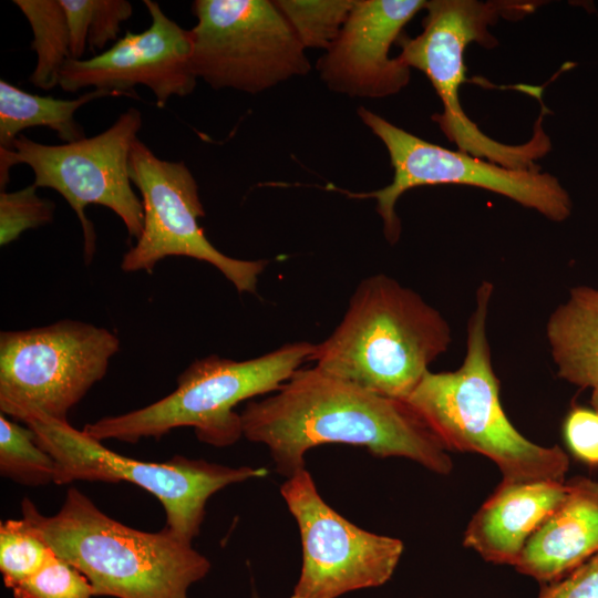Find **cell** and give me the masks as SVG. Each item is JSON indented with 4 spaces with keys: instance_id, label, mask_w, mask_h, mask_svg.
I'll return each mask as SVG.
<instances>
[{
    "instance_id": "11",
    "label": "cell",
    "mask_w": 598,
    "mask_h": 598,
    "mask_svg": "<svg viewBox=\"0 0 598 598\" xmlns=\"http://www.w3.org/2000/svg\"><path fill=\"white\" fill-rule=\"evenodd\" d=\"M192 12L193 71L214 89L258 94L311 69L275 1L196 0Z\"/></svg>"
},
{
    "instance_id": "27",
    "label": "cell",
    "mask_w": 598,
    "mask_h": 598,
    "mask_svg": "<svg viewBox=\"0 0 598 598\" xmlns=\"http://www.w3.org/2000/svg\"><path fill=\"white\" fill-rule=\"evenodd\" d=\"M564 435L568 447L579 460L598 465V412L576 406L564 422Z\"/></svg>"
},
{
    "instance_id": "30",
    "label": "cell",
    "mask_w": 598,
    "mask_h": 598,
    "mask_svg": "<svg viewBox=\"0 0 598 598\" xmlns=\"http://www.w3.org/2000/svg\"><path fill=\"white\" fill-rule=\"evenodd\" d=\"M537 598H545V592H544V590H543V589L540 590V592H539V595H538V597H537Z\"/></svg>"
},
{
    "instance_id": "17",
    "label": "cell",
    "mask_w": 598,
    "mask_h": 598,
    "mask_svg": "<svg viewBox=\"0 0 598 598\" xmlns=\"http://www.w3.org/2000/svg\"><path fill=\"white\" fill-rule=\"evenodd\" d=\"M558 507L528 538L515 568L551 584L598 554V482L574 477Z\"/></svg>"
},
{
    "instance_id": "6",
    "label": "cell",
    "mask_w": 598,
    "mask_h": 598,
    "mask_svg": "<svg viewBox=\"0 0 598 598\" xmlns=\"http://www.w3.org/2000/svg\"><path fill=\"white\" fill-rule=\"evenodd\" d=\"M535 4L515 1L431 0L427 1L423 31L415 38L401 35L400 58L411 69H417L430 80L443 111L434 114L441 131L458 151L494 164L519 171L539 169L536 161L551 148L543 128V115L537 118L532 137L523 144L501 143L481 131L461 105L460 89L467 82L464 51L472 42L492 48L496 39L488 27L505 16L529 13Z\"/></svg>"
},
{
    "instance_id": "8",
    "label": "cell",
    "mask_w": 598,
    "mask_h": 598,
    "mask_svg": "<svg viewBox=\"0 0 598 598\" xmlns=\"http://www.w3.org/2000/svg\"><path fill=\"white\" fill-rule=\"evenodd\" d=\"M120 339L76 320L0 334V410L22 423L68 421L69 412L101 381Z\"/></svg>"
},
{
    "instance_id": "7",
    "label": "cell",
    "mask_w": 598,
    "mask_h": 598,
    "mask_svg": "<svg viewBox=\"0 0 598 598\" xmlns=\"http://www.w3.org/2000/svg\"><path fill=\"white\" fill-rule=\"evenodd\" d=\"M56 463L58 485L75 481L128 482L153 496L165 513L164 528L192 543L199 534L207 501L228 485L268 474L265 467H231L176 455L147 462L118 454L69 421L33 417L24 423Z\"/></svg>"
},
{
    "instance_id": "22",
    "label": "cell",
    "mask_w": 598,
    "mask_h": 598,
    "mask_svg": "<svg viewBox=\"0 0 598 598\" xmlns=\"http://www.w3.org/2000/svg\"><path fill=\"white\" fill-rule=\"evenodd\" d=\"M0 473L27 486L55 483V460L43 450L29 426L0 415Z\"/></svg>"
},
{
    "instance_id": "13",
    "label": "cell",
    "mask_w": 598,
    "mask_h": 598,
    "mask_svg": "<svg viewBox=\"0 0 598 598\" xmlns=\"http://www.w3.org/2000/svg\"><path fill=\"white\" fill-rule=\"evenodd\" d=\"M280 494L296 519L302 547V566L291 598H338L382 586L392 577L403 543L341 516L322 499L306 468L288 477Z\"/></svg>"
},
{
    "instance_id": "1",
    "label": "cell",
    "mask_w": 598,
    "mask_h": 598,
    "mask_svg": "<svg viewBox=\"0 0 598 598\" xmlns=\"http://www.w3.org/2000/svg\"><path fill=\"white\" fill-rule=\"evenodd\" d=\"M243 436L267 446L287 478L305 467L312 447L362 446L377 457H405L441 475L453 470L448 450L405 402L332 377L298 369L279 390L240 413Z\"/></svg>"
},
{
    "instance_id": "21",
    "label": "cell",
    "mask_w": 598,
    "mask_h": 598,
    "mask_svg": "<svg viewBox=\"0 0 598 598\" xmlns=\"http://www.w3.org/2000/svg\"><path fill=\"white\" fill-rule=\"evenodd\" d=\"M66 17L71 59L81 60L85 49L104 51L120 38L121 24L131 18L132 3L125 0H60Z\"/></svg>"
},
{
    "instance_id": "9",
    "label": "cell",
    "mask_w": 598,
    "mask_h": 598,
    "mask_svg": "<svg viewBox=\"0 0 598 598\" xmlns=\"http://www.w3.org/2000/svg\"><path fill=\"white\" fill-rule=\"evenodd\" d=\"M142 127V114L130 107L105 131L92 137L47 145L20 135L10 148H0V186L6 190L10 169L28 165L37 187L52 188L76 214L83 231V256L90 264L96 234L85 209L95 204L113 210L124 223L130 239L143 230L142 200L133 189L128 161Z\"/></svg>"
},
{
    "instance_id": "18",
    "label": "cell",
    "mask_w": 598,
    "mask_h": 598,
    "mask_svg": "<svg viewBox=\"0 0 598 598\" xmlns=\"http://www.w3.org/2000/svg\"><path fill=\"white\" fill-rule=\"evenodd\" d=\"M557 375L579 388L598 385V289L571 288L546 323Z\"/></svg>"
},
{
    "instance_id": "3",
    "label": "cell",
    "mask_w": 598,
    "mask_h": 598,
    "mask_svg": "<svg viewBox=\"0 0 598 598\" xmlns=\"http://www.w3.org/2000/svg\"><path fill=\"white\" fill-rule=\"evenodd\" d=\"M451 343V327L437 309L379 274L359 283L341 322L315 344L310 361L332 377L406 401Z\"/></svg>"
},
{
    "instance_id": "28",
    "label": "cell",
    "mask_w": 598,
    "mask_h": 598,
    "mask_svg": "<svg viewBox=\"0 0 598 598\" xmlns=\"http://www.w3.org/2000/svg\"><path fill=\"white\" fill-rule=\"evenodd\" d=\"M542 589L545 598H598V554Z\"/></svg>"
},
{
    "instance_id": "29",
    "label": "cell",
    "mask_w": 598,
    "mask_h": 598,
    "mask_svg": "<svg viewBox=\"0 0 598 598\" xmlns=\"http://www.w3.org/2000/svg\"><path fill=\"white\" fill-rule=\"evenodd\" d=\"M590 403L592 409L598 412V385L592 389Z\"/></svg>"
},
{
    "instance_id": "31",
    "label": "cell",
    "mask_w": 598,
    "mask_h": 598,
    "mask_svg": "<svg viewBox=\"0 0 598 598\" xmlns=\"http://www.w3.org/2000/svg\"><path fill=\"white\" fill-rule=\"evenodd\" d=\"M252 598H259V597H258L257 595H254V597H252Z\"/></svg>"
},
{
    "instance_id": "26",
    "label": "cell",
    "mask_w": 598,
    "mask_h": 598,
    "mask_svg": "<svg viewBox=\"0 0 598 598\" xmlns=\"http://www.w3.org/2000/svg\"><path fill=\"white\" fill-rule=\"evenodd\" d=\"M31 185L14 192H0V245L7 246L28 229L52 221L54 204L37 194Z\"/></svg>"
},
{
    "instance_id": "19",
    "label": "cell",
    "mask_w": 598,
    "mask_h": 598,
    "mask_svg": "<svg viewBox=\"0 0 598 598\" xmlns=\"http://www.w3.org/2000/svg\"><path fill=\"white\" fill-rule=\"evenodd\" d=\"M125 95L121 92L94 89L73 100L29 93L6 80H0V148H10L21 132L37 126L48 127L65 143L85 137L75 121V112L84 104L104 96Z\"/></svg>"
},
{
    "instance_id": "12",
    "label": "cell",
    "mask_w": 598,
    "mask_h": 598,
    "mask_svg": "<svg viewBox=\"0 0 598 598\" xmlns=\"http://www.w3.org/2000/svg\"><path fill=\"white\" fill-rule=\"evenodd\" d=\"M130 177L143 204L141 236L123 256L124 272L146 271L167 257H188L217 268L238 292L255 293L267 260H243L219 251L198 220L205 217L198 185L184 162L157 157L138 138L133 143Z\"/></svg>"
},
{
    "instance_id": "14",
    "label": "cell",
    "mask_w": 598,
    "mask_h": 598,
    "mask_svg": "<svg viewBox=\"0 0 598 598\" xmlns=\"http://www.w3.org/2000/svg\"><path fill=\"white\" fill-rule=\"evenodd\" d=\"M152 22L142 32L127 31L111 48L89 59H68L59 85L68 92L94 87L125 95L148 87L158 106L190 94L197 78L192 66L193 33L169 19L156 1L144 0ZM135 96V95H133Z\"/></svg>"
},
{
    "instance_id": "25",
    "label": "cell",
    "mask_w": 598,
    "mask_h": 598,
    "mask_svg": "<svg viewBox=\"0 0 598 598\" xmlns=\"http://www.w3.org/2000/svg\"><path fill=\"white\" fill-rule=\"evenodd\" d=\"M14 598H92L89 579L53 550L42 567L12 589Z\"/></svg>"
},
{
    "instance_id": "20",
    "label": "cell",
    "mask_w": 598,
    "mask_h": 598,
    "mask_svg": "<svg viewBox=\"0 0 598 598\" xmlns=\"http://www.w3.org/2000/svg\"><path fill=\"white\" fill-rule=\"evenodd\" d=\"M27 18L33 40L31 49L37 64L30 82L41 90L59 85L61 70L70 53V34L64 9L60 0H14Z\"/></svg>"
},
{
    "instance_id": "23",
    "label": "cell",
    "mask_w": 598,
    "mask_h": 598,
    "mask_svg": "<svg viewBox=\"0 0 598 598\" xmlns=\"http://www.w3.org/2000/svg\"><path fill=\"white\" fill-rule=\"evenodd\" d=\"M355 0H276L302 47L327 51L339 37Z\"/></svg>"
},
{
    "instance_id": "10",
    "label": "cell",
    "mask_w": 598,
    "mask_h": 598,
    "mask_svg": "<svg viewBox=\"0 0 598 598\" xmlns=\"http://www.w3.org/2000/svg\"><path fill=\"white\" fill-rule=\"evenodd\" d=\"M358 115L385 146L393 178L383 188L352 196L375 199L384 236L392 245L401 235L396 203L405 192L419 186L455 184L478 187L534 209L553 221H564L571 214L568 192L549 173L512 169L461 151L447 150L363 106L358 109Z\"/></svg>"
},
{
    "instance_id": "2",
    "label": "cell",
    "mask_w": 598,
    "mask_h": 598,
    "mask_svg": "<svg viewBox=\"0 0 598 598\" xmlns=\"http://www.w3.org/2000/svg\"><path fill=\"white\" fill-rule=\"evenodd\" d=\"M493 291L487 280L476 289L461 367L446 372L429 370L405 402L448 451L477 453L492 460L502 473V482H565L567 454L557 445L547 447L526 439L502 406L487 336Z\"/></svg>"
},
{
    "instance_id": "5",
    "label": "cell",
    "mask_w": 598,
    "mask_h": 598,
    "mask_svg": "<svg viewBox=\"0 0 598 598\" xmlns=\"http://www.w3.org/2000/svg\"><path fill=\"white\" fill-rule=\"evenodd\" d=\"M313 349L315 343L300 341L244 361L215 354L197 359L178 375L177 386L168 395L144 408L87 423L83 431L101 442L137 443L190 426L200 442L229 446L243 436L240 413L235 408L279 390L310 361Z\"/></svg>"
},
{
    "instance_id": "4",
    "label": "cell",
    "mask_w": 598,
    "mask_h": 598,
    "mask_svg": "<svg viewBox=\"0 0 598 598\" xmlns=\"http://www.w3.org/2000/svg\"><path fill=\"white\" fill-rule=\"evenodd\" d=\"M27 519L61 558L91 582L94 597L188 598L189 587L210 570V561L167 529L144 532L102 512L70 487L56 514L45 516L28 498Z\"/></svg>"
},
{
    "instance_id": "15",
    "label": "cell",
    "mask_w": 598,
    "mask_h": 598,
    "mask_svg": "<svg viewBox=\"0 0 598 598\" xmlns=\"http://www.w3.org/2000/svg\"><path fill=\"white\" fill-rule=\"evenodd\" d=\"M425 0H355L339 37L318 62L323 83L354 97H385L403 90L411 69L391 45Z\"/></svg>"
},
{
    "instance_id": "16",
    "label": "cell",
    "mask_w": 598,
    "mask_h": 598,
    "mask_svg": "<svg viewBox=\"0 0 598 598\" xmlns=\"http://www.w3.org/2000/svg\"><path fill=\"white\" fill-rule=\"evenodd\" d=\"M566 493V481L501 482L471 518L464 546L486 561L515 567L528 538Z\"/></svg>"
},
{
    "instance_id": "24",
    "label": "cell",
    "mask_w": 598,
    "mask_h": 598,
    "mask_svg": "<svg viewBox=\"0 0 598 598\" xmlns=\"http://www.w3.org/2000/svg\"><path fill=\"white\" fill-rule=\"evenodd\" d=\"M52 549L23 517L0 524V571L4 586H14L37 573Z\"/></svg>"
}]
</instances>
